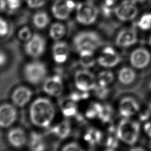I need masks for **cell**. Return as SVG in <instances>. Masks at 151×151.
Listing matches in <instances>:
<instances>
[{
    "instance_id": "cell-24",
    "label": "cell",
    "mask_w": 151,
    "mask_h": 151,
    "mask_svg": "<svg viewBox=\"0 0 151 151\" xmlns=\"http://www.w3.org/2000/svg\"><path fill=\"white\" fill-rule=\"evenodd\" d=\"M61 109L63 115L67 117H71L77 114V109L75 101L70 98L61 103Z\"/></svg>"
},
{
    "instance_id": "cell-14",
    "label": "cell",
    "mask_w": 151,
    "mask_h": 151,
    "mask_svg": "<svg viewBox=\"0 0 151 151\" xmlns=\"http://www.w3.org/2000/svg\"><path fill=\"white\" fill-rule=\"evenodd\" d=\"M137 41V35L134 28H126L119 31L116 38V44L120 47H128Z\"/></svg>"
},
{
    "instance_id": "cell-15",
    "label": "cell",
    "mask_w": 151,
    "mask_h": 151,
    "mask_svg": "<svg viewBox=\"0 0 151 151\" xmlns=\"http://www.w3.org/2000/svg\"><path fill=\"white\" fill-rule=\"evenodd\" d=\"M140 109L137 101L132 97H124L119 103V113L124 117L127 118L135 114Z\"/></svg>"
},
{
    "instance_id": "cell-22",
    "label": "cell",
    "mask_w": 151,
    "mask_h": 151,
    "mask_svg": "<svg viewBox=\"0 0 151 151\" xmlns=\"http://www.w3.org/2000/svg\"><path fill=\"white\" fill-rule=\"evenodd\" d=\"M80 64L84 68H88L94 66L96 63L93 56V51L90 50H81L79 51Z\"/></svg>"
},
{
    "instance_id": "cell-50",
    "label": "cell",
    "mask_w": 151,
    "mask_h": 151,
    "mask_svg": "<svg viewBox=\"0 0 151 151\" xmlns=\"http://www.w3.org/2000/svg\"><path fill=\"white\" fill-rule=\"evenodd\" d=\"M150 146L151 147V142H150Z\"/></svg>"
},
{
    "instance_id": "cell-46",
    "label": "cell",
    "mask_w": 151,
    "mask_h": 151,
    "mask_svg": "<svg viewBox=\"0 0 151 151\" xmlns=\"http://www.w3.org/2000/svg\"><path fill=\"white\" fill-rule=\"evenodd\" d=\"M132 150H142L144 149L142 147H135V148H132Z\"/></svg>"
},
{
    "instance_id": "cell-44",
    "label": "cell",
    "mask_w": 151,
    "mask_h": 151,
    "mask_svg": "<svg viewBox=\"0 0 151 151\" xmlns=\"http://www.w3.org/2000/svg\"><path fill=\"white\" fill-rule=\"evenodd\" d=\"M6 9V0H0V12Z\"/></svg>"
},
{
    "instance_id": "cell-47",
    "label": "cell",
    "mask_w": 151,
    "mask_h": 151,
    "mask_svg": "<svg viewBox=\"0 0 151 151\" xmlns=\"http://www.w3.org/2000/svg\"><path fill=\"white\" fill-rule=\"evenodd\" d=\"M149 44H150V45L151 46V37H150V39H149Z\"/></svg>"
},
{
    "instance_id": "cell-8",
    "label": "cell",
    "mask_w": 151,
    "mask_h": 151,
    "mask_svg": "<svg viewBox=\"0 0 151 151\" xmlns=\"http://www.w3.org/2000/svg\"><path fill=\"white\" fill-rule=\"evenodd\" d=\"M76 5L74 0H56L52 6L51 11L56 19L65 20L76 9Z\"/></svg>"
},
{
    "instance_id": "cell-42",
    "label": "cell",
    "mask_w": 151,
    "mask_h": 151,
    "mask_svg": "<svg viewBox=\"0 0 151 151\" xmlns=\"http://www.w3.org/2000/svg\"><path fill=\"white\" fill-rule=\"evenodd\" d=\"M144 130L147 136L151 137V122H147L144 125Z\"/></svg>"
},
{
    "instance_id": "cell-28",
    "label": "cell",
    "mask_w": 151,
    "mask_h": 151,
    "mask_svg": "<svg viewBox=\"0 0 151 151\" xmlns=\"http://www.w3.org/2000/svg\"><path fill=\"white\" fill-rule=\"evenodd\" d=\"M108 135L105 139L104 145L107 147V150H114L117 147L118 142L117 137L115 136V130L113 127H110L109 129Z\"/></svg>"
},
{
    "instance_id": "cell-6",
    "label": "cell",
    "mask_w": 151,
    "mask_h": 151,
    "mask_svg": "<svg viewBox=\"0 0 151 151\" xmlns=\"http://www.w3.org/2000/svg\"><path fill=\"white\" fill-rule=\"evenodd\" d=\"M138 12L137 4L133 0H123L114 8L115 16L122 22L134 19L137 17Z\"/></svg>"
},
{
    "instance_id": "cell-9",
    "label": "cell",
    "mask_w": 151,
    "mask_h": 151,
    "mask_svg": "<svg viewBox=\"0 0 151 151\" xmlns=\"http://www.w3.org/2000/svg\"><path fill=\"white\" fill-rule=\"evenodd\" d=\"M45 47L44 38L38 34H34L32 37L26 42L24 48L27 55L32 58H38L44 54Z\"/></svg>"
},
{
    "instance_id": "cell-10",
    "label": "cell",
    "mask_w": 151,
    "mask_h": 151,
    "mask_svg": "<svg viewBox=\"0 0 151 151\" xmlns=\"http://www.w3.org/2000/svg\"><path fill=\"white\" fill-rule=\"evenodd\" d=\"M129 60L133 67L137 70H143L150 64L151 54L145 48H137L132 51L130 54Z\"/></svg>"
},
{
    "instance_id": "cell-21",
    "label": "cell",
    "mask_w": 151,
    "mask_h": 151,
    "mask_svg": "<svg viewBox=\"0 0 151 151\" xmlns=\"http://www.w3.org/2000/svg\"><path fill=\"white\" fill-rule=\"evenodd\" d=\"M84 139L91 146H94L103 140V136L99 130L94 128H90L86 132Z\"/></svg>"
},
{
    "instance_id": "cell-1",
    "label": "cell",
    "mask_w": 151,
    "mask_h": 151,
    "mask_svg": "<svg viewBox=\"0 0 151 151\" xmlns=\"http://www.w3.org/2000/svg\"><path fill=\"white\" fill-rule=\"evenodd\" d=\"M55 114L54 104L47 98L36 99L29 107L30 120L34 125L38 127H48L54 119Z\"/></svg>"
},
{
    "instance_id": "cell-36",
    "label": "cell",
    "mask_w": 151,
    "mask_h": 151,
    "mask_svg": "<svg viewBox=\"0 0 151 151\" xmlns=\"http://www.w3.org/2000/svg\"><path fill=\"white\" fill-rule=\"evenodd\" d=\"M28 7L32 9L40 8L44 6L47 0H25Z\"/></svg>"
},
{
    "instance_id": "cell-39",
    "label": "cell",
    "mask_w": 151,
    "mask_h": 151,
    "mask_svg": "<svg viewBox=\"0 0 151 151\" xmlns=\"http://www.w3.org/2000/svg\"><path fill=\"white\" fill-rule=\"evenodd\" d=\"M114 8L107 6L103 4L101 6V11L103 14L106 17H109L113 12H114Z\"/></svg>"
},
{
    "instance_id": "cell-4",
    "label": "cell",
    "mask_w": 151,
    "mask_h": 151,
    "mask_svg": "<svg viewBox=\"0 0 151 151\" xmlns=\"http://www.w3.org/2000/svg\"><path fill=\"white\" fill-rule=\"evenodd\" d=\"M102 42L100 35L91 31H81L78 33L73 40L74 45L78 52L85 50L94 51Z\"/></svg>"
},
{
    "instance_id": "cell-5",
    "label": "cell",
    "mask_w": 151,
    "mask_h": 151,
    "mask_svg": "<svg viewBox=\"0 0 151 151\" xmlns=\"http://www.w3.org/2000/svg\"><path fill=\"white\" fill-rule=\"evenodd\" d=\"M47 69L42 62L34 61L27 64L24 68L25 80L32 84H38L42 82L47 75Z\"/></svg>"
},
{
    "instance_id": "cell-17",
    "label": "cell",
    "mask_w": 151,
    "mask_h": 151,
    "mask_svg": "<svg viewBox=\"0 0 151 151\" xmlns=\"http://www.w3.org/2000/svg\"><path fill=\"white\" fill-rule=\"evenodd\" d=\"M52 57L54 61L58 64H62L67 60L69 49L67 44L64 41H57L52 48Z\"/></svg>"
},
{
    "instance_id": "cell-48",
    "label": "cell",
    "mask_w": 151,
    "mask_h": 151,
    "mask_svg": "<svg viewBox=\"0 0 151 151\" xmlns=\"http://www.w3.org/2000/svg\"><path fill=\"white\" fill-rule=\"evenodd\" d=\"M149 87H150V90H151V81H150V84H149Z\"/></svg>"
},
{
    "instance_id": "cell-33",
    "label": "cell",
    "mask_w": 151,
    "mask_h": 151,
    "mask_svg": "<svg viewBox=\"0 0 151 151\" xmlns=\"http://www.w3.org/2000/svg\"><path fill=\"white\" fill-rule=\"evenodd\" d=\"M94 90L96 96L100 99H104L106 98L109 95V93L110 91L107 87H103L99 85L96 86Z\"/></svg>"
},
{
    "instance_id": "cell-31",
    "label": "cell",
    "mask_w": 151,
    "mask_h": 151,
    "mask_svg": "<svg viewBox=\"0 0 151 151\" xmlns=\"http://www.w3.org/2000/svg\"><path fill=\"white\" fill-rule=\"evenodd\" d=\"M137 25L140 29L144 31L151 29V12L142 15L137 21Z\"/></svg>"
},
{
    "instance_id": "cell-19",
    "label": "cell",
    "mask_w": 151,
    "mask_h": 151,
    "mask_svg": "<svg viewBox=\"0 0 151 151\" xmlns=\"http://www.w3.org/2000/svg\"><path fill=\"white\" fill-rule=\"evenodd\" d=\"M137 78L135 71L130 67H124L122 68L118 74V80L120 84L129 86L133 83Z\"/></svg>"
},
{
    "instance_id": "cell-2",
    "label": "cell",
    "mask_w": 151,
    "mask_h": 151,
    "mask_svg": "<svg viewBox=\"0 0 151 151\" xmlns=\"http://www.w3.org/2000/svg\"><path fill=\"white\" fill-rule=\"evenodd\" d=\"M139 132V123L136 121L126 118L122 119L119 122L116 130L117 137L130 145H133L137 142Z\"/></svg>"
},
{
    "instance_id": "cell-7",
    "label": "cell",
    "mask_w": 151,
    "mask_h": 151,
    "mask_svg": "<svg viewBox=\"0 0 151 151\" xmlns=\"http://www.w3.org/2000/svg\"><path fill=\"white\" fill-rule=\"evenodd\" d=\"M74 83L77 88L81 91H88L94 90L97 82L94 75L87 70H81L74 75Z\"/></svg>"
},
{
    "instance_id": "cell-45",
    "label": "cell",
    "mask_w": 151,
    "mask_h": 151,
    "mask_svg": "<svg viewBox=\"0 0 151 151\" xmlns=\"http://www.w3.org/2000/svg\"><path fill=\"white\" fill-rule=\"evenodd\" d=\"M133 1H134L137 4H142L145 2L146 0H133Z\"/></svg>"
},
{
    "instance_id": "cell-32",
    "label": "cell",
    "mask_w": 151,
    "mask_h": 151,
    "mask_svg": "<svg viewBox=\"0 0 151 151\" xmlns=\"http://www.w3.org/2000/svg\"><path fill=\"white\" fill-rule=\"evenodd\" d=\"M32 32L28 27H24L21 28L18 33V38L23 41H28L32 36Z\"/></svg>"
},
{
    "instance_id": "cell-13",
    "label": "cell",
    "mask_w": 151,
    "mask_h": 151,
    "mask_svg": "<svg viewBox=\"0 0 151 151\" xmlns=\"http://www.w3.org/2000/svg\"><path fill=\"white\" fill-rule=\"evenodd\" d=\"M17 111L15 107L9 103L0 105V127L7 128L16 120Z\"/></svg>"
},
{
    "instance_id": "cell-27",
    "label": "cell",
    "mask_w": 151,
    "mask_h": 151,
    "mask_svg": "<svg viewBox=\"0 0 151 151\" xmlns=\"http://www.w3.org/2000/svg\"><path fill=\"white\" fill-rule=\"evenodd\" d=\"M113 73L109 70H105L100 72L97 77V83L99 86L107 87L114 80Z\"/></svg>"
},
{
    "instance_id": "cell-18",
    "label": "cell",
    "mask_w": 151,
    "mask_h": 151,
    "mask_svg": "<svg viewBox=\"0 0 151 151\" xmlns=\"http://www.w3.org/2000/svg\"><path fill=\"white\" fill-rule=\"evenodd\" d=\"M7 139L9 144L16 148L22 147L27 142L25 132L21 128L11 129L7 134Z\"/></svg>"
},
{
    "instance_id": "cell-11",
    "label": "cell",
    "mask_w": 151,
    "mask_h": 151,
    "mask_svg": "<svg viewBox=\"0 0 151 151\" xmlns=\"http://www.w3.org/2000/svg\"><path fill=\"white\" fill-rule=\"evenodd\" d=\"M120 61V57L115 49L111 47H106L98 57L97 62L100 66L109 68L117 65Z\"/></svg>"
},
{
    "instance_id": "cell-40",
    "label": "cell",
    "mask_w": 151,
    "mask_h": 151,
    "mask_svg": "<svg viewBox=\"0 0 151 151\" xmlns=\"http://www.w3.org/2000/svg\"><path fill=\"white\" fill-rule=\"evenodd\" d=\"M150 114V111L149 110H146V111H144L143 112L140 113L139 118L141 120L144 121V120H147L149 117Z\"/></svg>"
},
{
    "instance_id": "cell-12",
    "label": "cell",
    "mask_w": 151,
    "mask_h": 151,
    "mask_svg": "<svg viewBox=\"0 0 151 151\" xmlns=\"http://www.w3.org/2000/svg\"><path fill=\"white\" fill-rule=\"evenodd\" d=\"M42 88L45 93L51 96L58 97L61 96L63 91V83L61 77L58 75L48 77L44 81Z\"/></svg>"
},
{
    "instance_id": "cell-35",
    "label": "cell",
    "mask_w": 151,
    "mask_h": 151,
    "mask_svg": "<svg viewBox=\"0 0 151 151\" xmlns=\"http://www.w3.org/2000/svg\"><path fill=\"white\" fill-rule=\"evenodd\" d=\"M89 96V94L87 91H82L81 92H74L71 94L69 98L73 101L76 102L83 99H86Z\"/></svg>"
},
{
    "instance_id": "cell-43",
    "label": "cell",
    "mask_w": 151,
    "mask_h": 151,
    "mask_svg": "<svg viewBox=\"0 0 151 151\" xmlns=\"http://www.w3.org/2000/svg\"><path fill=\"white\" fill-rule=\"evenodd\" d=\"M117 1L118 0H104L103 4L107 6L114 7V6L116 4Z\"/></svg>"
},
{
    "instance_id": "cell-3",
    "label": "cell",
    "mask_w": 151,
    "mask_h": 151,
    "mask_svg": "<svg viewBox=\"0 0 151 151\" xmlns=\"http://www.w3.org/2000/svg\"><path fill=\"white\" fill-rule=\"evenodd\" d=\"M99 14L98 8L91 1L81 2L76 7V18L77 21L84 25L93 24L97 20Z\"/></svg>"
},
{
    "instance_id": "cell-20",
    "label": "cell",
    "mask_w": 151,
    "mask_h": 151,
    "mask_svg": "<svg viewBox=\"0 0 151 151\" xmlns=\"http://www.w3.org/2000/svg\"><path fill=\"white\" fill-rule=\"evenodd\" d=\"M50 132L60 139L67 137L71 133V125L69 122L65 120L53 126Z\"/></svg>"
},
{
    "instance_id": "cell-23",
    "label": "cell",
    "mask_w": 151,
    "mask_h": 151,
    "mask_svg": "<svg viewBox=\"0 0 151 151\" xmlns=\"http://www.w3.org/2000/svg\"><path fill=\"white\" fill-rule=\"evenodd\" d=\"M29 149L34 151H42L45 149V144L42 136L35 132H32L30 136Z\"/></svg>"
},
{
    "instance_id": "cell-51",
    "label": "cell",
    "mask_w": 151,
    "mask_h": 151,
    "mask_svg": "<svg viewBox=\"0 0 151 151\" xmlns=\"http://www.w3.org/2000/svg\"><path fill=\"white\" fill-rule=\"evenodd\" d=\"M91 1H92V0H91Z\"/></svg>"
},
{
    "instance_id": "cell-26",
    "label": "cell",
    "mask_w": 151,
    "mask_h": 151,
    "mask_svg": "<svg viewBox=\"0 0 151 151\" xmlns=\"http://www.w3.org/2000/svg\"><path fill=\"white\" fill-rule=\"evenodd\" d=\"M66 32V29L65 26L60 22H55L51 25L49 34L51 39L54 41H59L63 38Z\"/></svg>"
},
{
    "instance_id": "cell-37",
    "label": "cell",
    "mask_w": 151,
    "mask_h": 151,
    "mask_svg": "<svg viewBox=\"0 0 151 151\" xmlns=\"http://www.w3.org/2000/svg\"><path fill=\"white\" fill-rule=\"evenodd\" d=\"M9 31L8 24L6 20L0 17V37H5Z\"/></svg>"
},
{
    "instance_id": "cell-25",
    "label": "cell",
    "mask_w": 151,
    "mask_h": 151,
    "mask_svg": "<svg viewBox=\"0 0 151 151\" xmlns=\"http://www.w3.org/2000/svg\"><path fill=\"white\" fill-rule=\"evenodd\" d=\"M32 22L37 28L44 29L50 22V18L45 12L38 11L34 15Z\"/></svg>"
},
{
    "instance_id": "cell-34",
    "label": "cell",
    "mask_w": 151,
    "mask_h": 151,
    "mask_svg": "<svg viewBox=\"0 0 151 151\" xmlns=\"http://www.w3.org/2000/svg\"><path fill=\"white\" fill-rule=\"evenodd\" d=\"M21 3V0H6V9L9 12H14L20 8Z\"/></svg>"
},
{
    "instance_id": "cell-49",
    "label": "cell",
    "mask_w": 151,
    "mask_h": 151,
    "mask_svg": "<svg viewBox=\"0 0 151 151\" xmlns=\"http://www.w3.org/2000/svg\"><path fill=\"white\" fill-rule=\"evenodd\" d=\"M150 111H151V103H150Z\"/></svg>"
},
{
    "instance_id": "cell-41",
    "label": "cell",
    "mask_w": 151,
    "mask_h": 151,
    "mask_svg": "<svg viewBox=\"0 0 151 151\" xmlns=\"http://www.w3.org/2000/svg\"><path fill=\"white\" fill-rule=\"evenodd\" d=\"M7 60V57L5 52L0 51V67L4 65Z\"/></svg>"
},
{
    "instance_id": "cell-38",
    "label": "cell",
    "mask_w": 151,
    "mask_h": 151,
    "mask_svg": "<svg viewBox=\"0 0 151 151\" xmlns=\"http://www.w3.org/2000/svg\"><path fill=\"white\" fill-rule=\"evenodd\" d=\"M63 151H79L82 150L80 146L76 142H71L65 145L62 149Z\"/></svg>"
},
{
    "instance_id": "cell-29",
    "label": "cell",
    "mask_w": 151,
    "mask_h": 151,
    "mask_svg": "<svg viewBox=\"0 0 151 151\" xmlns=\"http://www.w3.org/2000/svg\"><path fill=\"white\" fill-rule=\"evenodd\" d=\"M101 108L102 105L99 103H91L86 111V117L88 119L98 117L100 113Z\"/></svg>"
},
{
    "instance_id": "cell-30",
    "label": "cell",
    "mask_w": 151,
    "mask_h": 151,
    "mask_svg": "<svg viewBox=\"0 0 151 151\" xmlns=\"http://www.w3.org/2000/svg\"><path fill=\"white\" fill-rule=\"evenodd\" d=\"M113 113V109L110 105L108 104L102 105V108L98 118L103 123H108L111 119Z\"/></svg>"
},
{
    "instance_id": "cell-16",
    "label": "cell",
    "mask_w": 151,
    "mask_h": 151,
    "mask_svg": "<svg viewBox=\"0 0 151 151\" xmlns=\"http://www.w3.org/2000/svg\"><path fill=\"white\" fill-rule=\"evenodd\" d=\"M32 96V91L31 89L27 87L20 86L13 91L11 99L14 105L22 107L30 101Z\"/></svg>"
}]
</instances>
